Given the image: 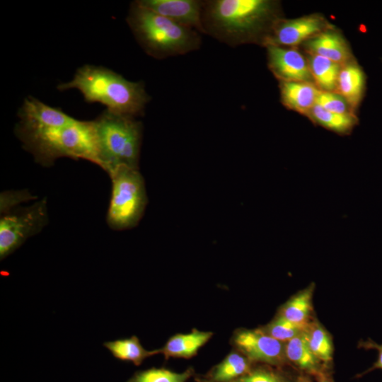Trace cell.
<instances>
[{"mask_svg":"<svg viewBox=\"0 0 382 382\" xmlns=\"http://www.w3.org/2000/svg\"><path fill=\"white\" fill-rule=\"evenodd\" d=\"M18 115L15 134L37 163L49 167L69 157L100 166L93 120L74 119L35 98L23 103Z\"/></svg>","mask_w":382,"mask_h":382,"instance_id":"1","label":"cell"},{"mask_svg":"<svg viewBox=\"0 0 382 382\" xmlns=\"http://www.w3.org/2000/svg\"><path fill=\"white\" fill-rule=\"evenodd\" d=\"M274 4L267 0H214L203 2L202 26L229 45L257 40L264 44L276 21Z\"/></svg>","mask_w":382,"mask_h":382,"instance_id":"2","label":"cell"},{"mask_svg":"<svg viewBox=\"0 0 382 382\" xmlns=\"http://www.w3.org/2000/svg\"><path fill=\"white\" fill-rule=\"evenodd\" d=\"M57 88H76L87 103H100L111 112L133 117L144 114L150 100L143 82L130 81L109 69L89 64L79 68L70 81Z\"/></svg>","mask_w":382,"mask_h":382,"instance_id":"3","label":"cell"},{"mask_svg":"<svg viewBox=\"0 0 382 382\" xmlns=\"http://www.w3.org/2000/svg\"><path fill=\"white\" fill-rule=\"evenodd\" d=\"M127 22L145 52L156 59L184 54L201 44L197 30L144 8L137 1L130 5Z\"/></svg>","mask_w":382,"mask_h":382,"instance_id":"4","label":"cell"},{"mask_svg":"<svg viewBox=\"0 0 382 382\" xmlns=\"http://www.w3.org/2000/svg\"><path fill=\"white\" fill-rule=\"evenodd\" d=\"M100 166L108 174L125 166L138 168L142 125L133 117L103 111L95 120Z\"/></svg>","mask_w":382,"mask_h":382,"instance_id":"5","label":"cell"},{"mask_svg":"<svg viewBox=\"0 0 382 382\" xmlns=\"http://www.w3.org/2000/svg\"><path fill=\"white\" fill-rule=\"evenodd\" d=\"M109 175L112 190L107 223L113 230L132 228L138 224L147 204L144 180L138 168L125 166L115 168Z\"/></svg>","mask_w":382,"mask_h":382,"instance_id":"6","label":"cell"},{"mask_svg":"<svg viewBox=\"0 0 382 382\" xmlns=\"http://www.w3.org/2000/svg\"><path fill=\"white\" fill-rule=\"evenodd\" d=\"M48 222L45 199L27 207L11 209L0 219V258L4 259Z\"/></svg>","mask_w":382,"mask_h":382,"instance_id":"7","label":"cell"},{"mask_svg":"<svg viewBox=\"0 0 382 382\" xmlns=\"http://www.w3.org/2000/svg\"><path fill=\"white\" fill-rule=\"evenodd\" d=\"M236 347L251 362L282 367L287 364L285 343L269 335L262 329L242 330L233 338Z\"/></svg>","mask_w":382,"mask_h":382,"instance_id":"8","label":"cell"},{"mask_svg":"<svg viewBox=\"0 0 382 382\" xmlns=\"http://www.w3.org/2000/svg\"><path fill=\"white\" fill-rule=\"evenodd\" d=\"M326 28L327 23L325 20L318 15L276 21L264 45L295 46L325 31Z\"/></svg>","mask_w":382,"mask_h":382,"instance_id":"9","label":"cell"},{"mask_svg":"<svg viewBox=\"0 0 382 382\" xmlns=\"http://www.w3.org/2000/svg\"><path fill=\"white\" fill-rule=\"evenodd\" d=\"M268 65L280 81H306L313 79L308 60L298 50L269 45Z\"/></svg>","mask_w":382,"mask_h":382,"instance_id":"10","label":"cell"},{"mask_svg":"<svg viewBox=\"0 0 382 382\" xmlns=\"http://www.w3.org/2000/svg\"><path fill=\"white\" fill-rule=\"evenodd\" d=\"M137 2L142 7L157 14L204 33L202 20L203 1L196 0H139Z\"/></svg>","mask_w":382,"mask_h":382,"instance_id":"11","label":"cell"},{"mask_svg":"<svg viewBox=\"0 0 382 382\" xmlns=\"http://www.w3.org/2000/svg\"><path fill=\"white\" fill-rule=\"evenodd\" d=\"M287 363L302 374L316 378L331 367L323 364L311 350L304 331L285 343Z\"/></svg>","mask_w":382,"mask_h":382,"instance_id":"12","label":"cell"},{"mask_svg":"<svg viewBox=\"0 0 382 382\" xmlns=\"http://www.w3.org/2000/svg\"><path fill=\"white\" fill-rule=\"evenodd\" d=\"M311 54L319 55L343 66L350 62L352 54L345 39L337 33L325 30L306 41Z\"/></svg>","mask_w":382,"mask_h":382,"instance_id":"13","label":"cell"},{"mask_svg":"<svg viewBox=\"0 0 382 382\" xmlns=\"http://www.w3.org/2000/svg\"><path fill=\"white\" fill-rule=\"evenodd\" d=\"M320 91L311 82L280 81L282 103L288 108L306 115L316 105Z\"/></svg>","mask_w":382,"mask_h":382,"instance_id":"14","label":"cell"},{"mask_svg":"<svg viewBox=\"0 0 382 382\" xmlns=\"http://www.w3.org/2000/svg\"><path fill=\"white\" fill-rule=\"evenodd\" d=\"M365 82L363 70L355 62L351 61L342 66L336 91L352 109H355L362 99Z\"/></svg>","mask_w":382,"mask_h":382,"instance_id":"15","label":"cell"},{"mask_svg":"<svg viewBox=\"0 0 382 382\" xmlns=\"http://www.w3.org/2000/svg\"><path fill=\"white\" fill-rule=\"evenodd\" d=\"M314 289V284H311L293 295L282 305L278 315L306 329L313 319L312 299Z\"/></svg>","mask_w":382,"mask_h":382,"instance_id":"16","label":"cell"},{"mask_svg":"<svg viewBox=\"0 0 382 382\" xmlns=\"http://www.w3.org/2000/svg\"><path fill=\"white\" fill-rule=\"evenodd\" d=\"M212 336L211 332L193 330L187 334H177L170 337L164 347L159 349L166 358H190Z\"/></svg>","mask_w":382,"mask_h":382,"instance_id":"17","label":"cell"},{"mask_svg":"<svg viewBox=\"0 0 382 382\" xmlns=\"http://www.w3.org/2000/svg\"><path fill=\"white\" fill-rule=\"evenodd\" d=\"M304 333L314 355L325 366L331 367L334 348L332 337L328 330L316 318H313Z\"/></svg>","mask_w":382,"mask_h":382,"instance_id":"18","label":"cell"},{"mask_svg":"<svg viewBox=\"0 0 382 382\" xmlns=\"http://www.w3.org/2000/svg\"><path fill=\"white\" fill-rule=\"evenodd\" d=\"M308 63L313 80L320 91L333 92L337 89L342 65L315 54H311Z\"/></svg>","mask_w":382,"mask_h":382,"instance_id":"19","label":"cell"},{"mask_svg":"<svg viewBox=\"0 0 382 382\" xmlns=\"http://www.w3.org/2000/svg\"><path fill=\"white\" fill-rule=\"evenodd\" d=\"M252 368L251 361L245 356L231 352L212 369L206 382H230L246 374Z\"/></svg>","mask_w":382,"mask_h":382,"instance_id":"20","label":"cell"},{"mask_svg":"<svg viewBox=\"0 0 382 382\" xmlns=\"http://www.w3.org/2000/svg\"><path fill=\"white\" fill-rule=\"evenodd\" d=\"M103 345L116 359L131 361L137 366L140 365L145 359L160 353L159 349L149 351L144 349L136 336L106 342Z\"/></svg>","mask_w":382,"mask_h":382,"instance_id":"21","label":"cell"},{"mask_svg":"<svg viewBox=\"0 0 382 382\" xmlns=\"http://www.w3.org/2000/svg\"><path fill=\"white\" fill-rule=\"evenodd\" d=\"M311 120L322 127L337 134L349 133L357 123L354 113L340 114L330 112L315 105L307 115Z\"/></svg>","mask_w":382,"mask_h":382,"instance_id":"22","label":"cell"},{"mask_svg":"<svg viewBox=\"0 0 382 382\" xmlns=\"http://www.w3.org/2000/svg\"><path fill=\"white\" fill-rule=\"evenodd\" d=\"M266 365L252 368L246 374L230 382H295L294 377L282 367Z\"/></svg>","mask_w":382,"mask_h":382,"instance_id":"23","label":"cell"},{"mask_svg":"<svg viewBox=\"0 0 382 382\" xmlns=\"http://www.w3.org/2000/svg\"><path fill=\"white\" fill-rule=\"evenodd\" d=\"M192 373L191 369L176 373L168 369L152 368L137 372L127 382H186Z\"/></svg>","mask_w":382,"mask_h":382,"instance_id":"24","label":"cell"},{"mask_svg":"<svg viewBox=\"0 0 382 382\" xmlns=\"http://www.w3.org/2000/svg\"><path fill=\"white\" fill-rule=\"evenodd\" d=\"M262 330L272 337L284 343L305 330L279 315H277Z\"/></svg>","mask_w":382,"mask_h":382,"instance_id":"25","label":"cell"},{"mask_svg":"<svg viewBox=\"0 0 382 382\" xmlns=\"http://www.w3.org/2000/svg\"><path fill=\"white\" fill-rule=\"evenodd\" d=\"M316 104L332 112L340 114L353 113L348 110L349 105L345 99L337 93L320 91Z\"/></svg>","mask_w":382,"mask_h":382,"instance_id":"26","label":"cell"},{"mask_svg":"<svg viewBox=\"0 0 382 382\" xmlns=\"http://www.w3.org/2000/svg\"><path fill=\"white\" fill-rule=\"evenodd\" d=\"M0 209L1 214H5L13 209L14 207L22 202L34 198L28 191H7L1 194Z\"/></svg>","mask_w":382,"mask_h":382,"instance_id":"27","label":"cell"},{"mask_svg":"<svg viewBox=\"0 0 382 382\" xmlns=\"http://www.w3.org/2000/svg\"><path fill=\"white\" fill-rule=\"evenodd\" d=\"M360 346L366 349H376L378 352V357L376 361L374 364L363 374H360L361 376L364 374H368L375 369H381L382 370V344L378 345L374 342L373 340L369 339L366 341L361 342Z\"/></svg>","mask_w":382,"mask_h":382,"instance_id":"28","label":"cell"},{"mask_svg":"<svg viewBox=\"0 0 382 382\" xmlns=\"http://www.w3.org/2000/svg\"><path fill=\"white\" fill-rule=\"evenodd\" d=\"M315 378L316 382H334L330 369L323 371Z\"/></svg>","mask_w":382,"mask_h":382,"instance_id":"29","label":"cell"},{"mask_svg":"<svg viewBox=\"0 0 382 382\" xmlns=\"http://www.w3.org/2000/svg\"><path fill=\"white\" fill-rule=\"evenodd\" d=\"M295 382H312V380L310 376L301 373L297 376Z\"/></svg>","mask_w":382,"mask_h":382,"instance_id":"30","label":"cell"}]
</instances>
